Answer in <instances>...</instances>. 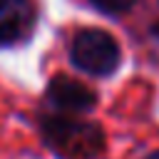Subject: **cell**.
<instances>
[{"label": "cell", "mask_w": 159, "mask_h": 159, "mask_svg": "<svg viewBox=\"0 0 159 159\" xmlns=\"http://www.w3.org/2000/svg\"><path fill=\"white\" fill-rule=\"evenodd\" d=\"M147 159H159V152H154V154H149Z\"/></svg>", "instance_id": "6"}, {"label": "cell", "mask_w": 159, "mask_h": 159, "mask_svg": "<svg viewBox=\"0 0 159 159\" xmlns=\"http://www.w3.org/2000/svg\"><path fill=\"white\" fill-rule=\"evenodd\" d=\"M97 10H102V12H107V15H122V12H127V10H132V5L137 2V0H89Z\"/></svg>", "instance_id": "5"}, {"label": "cell", "mask_w": 159, "mask_h": 159, "mask_svg": "<svg viewBox=\"0 0 159 159\" xmlns=\"http://www.w3.org/2000/svg\"><path fill=\"white\" fill-rule=\"evenodd\" d=\"M42 139L60 159H94L104 147V134L94 122L75 117H50L42 122Z\"/></svg>", "instance_id": "1"}, {"label": "cell", "mask_w": 159, "mask_h": 159, "mask_svg": "<svg viewBox=\"0 0 159 159\" xmlns=\"http://www.w3.org/2000/svg\"><path fill=\"white\" fill-rule=\"evenodd\" d=\"M70 57L77 70L94 77H107L119 65V45L104 30H97V27L80 30L72 40Z\"/></svg>", "instance_id": "2"}, {"label": "cell", "mask_w": 159, "mask_h": 159, "mask_svg": "<svg viewBox=\"0 0 159 159\" xmlns=\"http://www.w3.org/2000/svg\"><path fill=\"white\" fill-rule=\"evenodd\" d=\"M45 94L62 112H84L97 102V97L89 87H84L82 82L72 80V77H65V75L52 77Z\"/></svg>", "instance_id": "4"}, {"label": "cell", "mask_w": 159, "mask_h": 159, "mask_svg": "<svg viewBox=\"0 0 159 159\" xmlns=\"http://www.w3.org/2000/svg\"><path fill=\"white\" fill-rule=\"evenodd\" d=\"M35 10L30 0H0V45H15L32 32Z\"/></svg>", "instance_id": "3"}]
</instances>
